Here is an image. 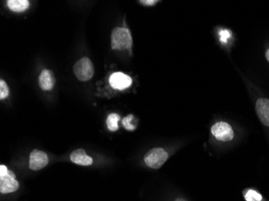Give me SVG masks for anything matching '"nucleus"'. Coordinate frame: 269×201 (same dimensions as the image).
Segmentation results:
<instances>
[{"mask_svg":"<svg viewBox=\"0 0 269 201\" xmlns=\"http://www.w3.org/2000/svg\"><path fill=\"white\" fill-rule=\"evenodd\" d=\"M132 45V34L126 27H115L111 33V48L114 50H126Z\"/></svg>","mask_w":269,"mask_h":201,"instance_id":"nucleus-1","label":"nucleus"},{"mask_svg":"<svg viewBox=\"0 0 269 201\" xmlns=\"http://www.w3.org/2000/svg\"><path fill=\"white\" fill-rule=\"evenodd\" d=\"M19 189V182L11 171H8L5 165L0 166V193L8 194Z\"/></svg>","mask_w":269,"mask_h":201,"instance_id":"nucleus-2","label":"nucleus"},{"mask_svg":"<svg viewBox=\"0 0 269 201\" xmlns=\"http://www.w3.org/2000/svg\"><path fill=\"white\" fill-rule=\"evenodd\" d=\"M169 155L167 151L161 147L151 149L144 156V162L148 167L153 169H159L167 161Z\"/></svg>","mask_w":269,"mask_h":201,"instance_id":"nucleus-3","label":"nucleus"},{"mask_svg":"<svg viewBox=\"0 0 269 201\" xmlns=\"http://www.w3.org/2000/svg\"><path fill=\"white\" fill-rule=\"evenodd\" d=\"M73 73L81 82H87L94 76V65L90 59L83 57L73 65Z\"/></svg>","mask_w":269,"mask_h":201,"instance_id":"nucleus-4","label":"nucleus"},{"mask_svg":"<svg viewBox=\"0 0 269 201\" xmlns=\"http://www.w3.org/2000/svg\"><path fill=\"white\" fill-rule=\"evenodd\" d=\"M211 130L215 138L222 142L232 141L235 136L233 129L228 122H217L211 127Z\"/></svg>","mask_w":269,"mask_h":201,"instance_id":"nucleus-5","label":"nucleus"},{"mask_svg":"<svg viewBox=\"0 0 269 201\" xmlns=\"http://www.w3.org/2000/svg\"><path fill=\"white\" fill-rule=\"evenodd\" d=\"M48 163V155L44 151L33 150L30 154L29 168L32 171H38L44 168Z\"/></svg>","mask_w":269,"mask_h":201,"instance_id":"nucleus-6","label":"nucleus"},{"mask_svg":"<svg viewBox=\"0 0 269 201\" xmlns=\"http://www.w3.org/2000/svg\"><path fill=\"white\" fill-rule=\"evenodd\" d=\"M109 83L112 88L123 90L130 87L132 85V80L129 76L118 72L111 74L109 78Z\"/></svg>","mask_w":269,"mask_h":201,"instance_id":"nucleus-7","label":"nucleus"},{"mask_svg":"<svg viewBox=\"0 0 269 201\" xmlns=\"http://www.w3.org/2000/svg\"><path fill=\"white\" fill-rule=\"evenodd\" d=\"M256 110L261 123L269 126V99H261L257 100Z\"/></svg>","mask_w":269,"mask_h":201,"instance_id":"nucleus-8","label":"nucleus"},{"mask_svg":"<svg viewBox=\"0 0 269 201\" xmlns=\"http://www.w3.org/2000/svg\"><path fill=\"white\" fill-rule=\"evenodd\" d=\"M55 83H56V78H55L53 72L48 69H44L39 77V84H40V88L45 91H48L53 88Z\"/></svg>","mask_w":269,"mask_h":201,"instance_id":"nucleus-9","label":"nucleus"},{"mask_svg":"<svg viewBox=\"0 0 269 201\" xmlns=\"http://www.w3.org/2000/svg\"><path fill=\"white\" fill-rule=\"evenodd\" d=\"M70 160L74 164L81 166H89L93 164V159L86 155L83 149H77L70 155Z\"/></svg>","mask_w":269,"mask_h":201,"instance_id":"nucleus-10","label":"nucleus"},{"mask_svg":"<svg viewBox=\"0 0 269 201\" xmlns=\"http://www.w3.org/2000/svg\"><path fill=\"white\" fill-rule=\"evenodd\" d=\"M7 6L10 11L23 12L28 8L29 2L27 0H8Z\"/></svg>","mask_w":269,"mask_h":201,"instance_id":"nucleus-11","label":"nucleus"},{"mask_svg":"<svg viewBox=\"0 0 269 201\" xmlns=\"http://www.w3.org/2000/svg\"><path fill=\"white\" fill-rule=\"evenodd\" d=\"M119 120H120V116H119V114H117V113H110V114L107 116V126L110 131L114 132V131H116V130L119 129L118 122H119Z\"/></svg>","mask_w":269,"mask_h":201,"instance_id":"nucleus-12","label":"nucleus"},{"mask_svg":"<svg viewBox=\"0 0 269 201\" xmlns=\"http://www.w3.org/2000/svg\"><path fill=\"white\" fill-rule=\"evenodd\" d=\"M244 198L246 201H263V197L261 193L257 191L253 190V189H249L247 191Z\"/></svg>","mask_w":269,"mask_h":201,"instance_id":"nucleus-13","label":"nucleus"},{"mask_svg":"<svg viewBox=\"0 0 269 201\" xmlns=\"http://www.w3.org/2000/svg\"><path fill=\"white\" fill-rule=\"evenodd\" d=\"M134 120H135V117L132 114L127 116L122 120V123L126 130H129V131H133L134 130H136V124L134 123Z\"/></svg>","mask_w":269,"mask_h":201,"instance_id":"nucleus-14","label":"nucleus"},{"mask_svg":"<svg viewBox=\"0 0 269 201\" xmlns=\"http://www.w3.org/2000/svg\"><path fill=\"white\" fill-rule=\"evenodd\" d=\"M9 95L8 86L3 80L0 81V99H5Z\"/></svg>","mask_w":269,"mask_h":201,"instance_id":"nucleus-15","label":"nucleus"},{"mask_svg":"<svg viewBox=\"0 0 269 201\" xmlns=\"http://www.w3.org/2000/svg\"><path fill=\"white\" fill-rule=\"evenodd\" d=\"M231 35H232V32H230L228 30H221L219 32V36H220V39L223 43L227 42V40H228V38H230Z\"/></svg>","mask_w":269,"mask_h":201,"instance_id":"nucleus-16","label":"nucleus"},{"mask_svg":"<svg viewBox=\"0 0 269 201\" xmlns=\"http://www.w3.org/2000/svg\"><path fill=\"white\" fill-rule=\"evenodd\" d=\"M158 1L157 0H141L140 1L141 4L146 5V6H153V5L156 4Z\"/></svg>","mask_w":269,"mask_h":201,"instance_id":"nucleus-17","label":"nucleus"},{"mask_svg":"<svg viewBox=\"0 0 269 201\" xmlns=\"http://www.w3.org/2000/svg\"><path fill=\"white\" fill-rule=\"evenodd\" d=\"M266 59H267V61L269 62V48L268 49L267 52H266Z\"/></svg>","mask_w":269,"mask_h":201,"instance_id":"nucleus-18","label":"nucleus"},{"mask_svg":"<svg viewBox=\"0 0 269 201\" xmlns=\"http://www.w3.org/2000/svg\"><path fill=\"white\" fill-rule=\"evenodd\" d=\"M184 201V200H182V199H178V200H177V201Z\"/></svg>","mask_w":269,"mask_h":201,"instance_id":"nucleus-19","label":"nucleus"}]
</instances>
